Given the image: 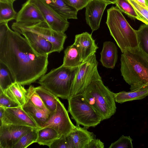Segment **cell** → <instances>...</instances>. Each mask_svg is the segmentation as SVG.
Returning a JSON list of instances; mask_svg holds the SVG:
<instances>
[{"label":"cell","instance_id":"cell-1","mask_svg":"<svg viewBox=\"0 0 148 148\" xmlns=\"http://www.w3.org/2000/svg\"><path fill=\"white\" fill-rule=\"evenodd\" d=\"M21 35L9 28L0 41V62L7 67L16 82L24 86L45 74L49 55L37 53Z\"/></svg>","mask_w":148,"mask_h":148},{"label":"cell","instance_id":"cell-2","mask_svg":"<svg viewBox=\"0 0 148 148\" xmlns=\"http://www.w3.org/2000/svg\"><path fill=\"white\" fill-rule=\"evenodd\" d=\"M121 71L131 91L148 90V54L139 47L121 55Z\"/></svg>","mask_w":148,"mask_h":148},{"label":"cell","instance_id":"cell-3","mask_svg":"<svg viewBox=\"0 0 148 148\" xmlns=\"http://www.w3.org/2000/svg\"><path fill=\"white\" fill-rule=\"evenodd\" d=\"M106 23L122 53L127 49L139 47L136 30L131 26L116 7L107 10Z\"/></svg>","mask_w":148,"mask_h":148},{"label":"cell","instance_id":"cell-4","mask_svg":"<svg viewBox=\"0 0 148 148\" xmlns=\"http://www.w3.org/2000/svg\"><path fill=\"white\" fill-rule=\"evenodd\" d=\"M82 94L103 120L110 118L115 113L116 107L114 93L104 85L101 78L92 80Z\"/></svg>","mask_w":148,"mask_h":148},{"label":"cell","instance_id":"cell-5","mask_svg":"<svg viewBox=\"0 0 148 148\" xmlns=\"http://www.w3.org/2000/svg\"><path fill=\"white\" fill-rule=\"evenodd\" d=\"M77 68L62 65L43 75L38 79V83L57 97L68 100L71 96Z\"/></svg>","mask_w":148,"mask_h":148},{"label":"cell","instance_id":"cell-6","mask_svg":"<svg viewBox=\"0 0 148 148\" xmlns=\"http://www.w3.org/2000/svg\"><path fill=\"white\" fill-rule=\"evenodd\" d=\"M68 111L76 125L88 129L95 127L103 120L86 101L82 94L71 96L68 99Z\"/></svg>","mask_w":148,"mask_h":148},{"label":"cell","instance_id":"cell-7","mask_svg":"<svg viewBox=\"0 0 148 148\" xmlns=\"http://www.w3.org/2000/svg\"><path fill=\"white\" fill-rule=\"evenodd\" d=\"M11 27L17 32L21 31H29L45 38L52 44L53 52L60 53L64 49L67 38L66 34L52 29L45 21L28 24H19L15 22L12 23Z\"/></svg>","mask_w":148,"mask_h":148},{"label":"cell","instance_id":"cell-8","mask_svg":"<svg viewBox=\"0 0 148 148\" xmlns=\"http://www.w3.org/2000/svg\"><path fill=\"white\" fill-rule=\"evenodd\" d=\"M98 64L95 54L79 65L73 81L71 96L82 94L92 80L101 78L98 71Z\"/></svg>","mask_w":148,"mask_h":148},{"label":"cell","instance_id":"cell-9","mask_svg":"<svg viewBox=\"0 0 148 148\" xmlns=\"http://www.w3.org/2000/svg\"><path fill=\"white\" fill-rule=\"evenodd\" d=\"M68 112L58 98L56 110L42 127H52L57 131L60 136L68 135L76 126L71 121Z\"/></svg>","mask_w":148,"mask_h":148},{"label":"cell","instance_id":"cell-10","mask_svg":"<svg viewBox=\"0 0 148 148\" xmlns=\"http://www.w3.org/2000/svg\"><path fill=\"white\" fill-rule=\"evenodd\" d=\"M38 9L45 22L52 29L64 33L69 26V23L56 12L44 0H31Z\"/></svg>","mask_w":148,"mask_h":148},{"label":"cell","instance_id":"cell-11","mask_svg":"<svg viewBox=\"0 0 148 148\" xmlns=\"http://www.w3.org/2000/svg\"><path fill=\"white\" fill-rule=\"evenodd\" d=\"M4 108L3 116L0 119V126L4 124H9L39 128L35 122L23 109L21 106Z\"/></svg>","mask_w":148,"mask_h":148},{"label":"cell","instance_id":"cell-12","mask_svg":"<svg viewBox=\"0 0 148 148\" xmlns=\"http://www.w3.org/2000/svg\"><path fill=\"white\" fill-rule=\"evenodd\" d=\"M33 128L27 126L13 125L0 126V148H13L20 138Z\"/></svg>","mask_w":148,"mask_h":148},{"label":"cell","instance_id":"cell-13","mask_svg":"<svg viewBox=\"0 0 148 148\" xmlns=\"http://www.w3.org/2000/svg\"><path fill=\"white\" fill-rule=\"evenodd\" d=\"M110 4L102 0H91L86 6V22L92 32L99 28L104 11L107 5Z\"/></svg>","mask_w":148,"mask_h":148},{"label":"cell","instance_id":"cell-14","mask_svg":"<svg viewBox=\"0 0 148 148\" xmlns=\"http://www.w3.org/2000/svg\"><path fill=\"white\" fill-rule=\"evenodd\" d=\"M16 22L21 24H34L45 21L38 8L31 1L27 0L22 5L17 12Z\"/></svg>","mask_w":148,"mask_h":148},{"label":"cell","instance_id":"cell-15","mask_svg":"<svg viewBox=\"0 0 148 148\" xmlns=\"http://www.w3.org/2000/svg\"><path fill=\"white\" fill-rule=\"evenodd\" d=\"M74 43L78 49L82 62L95 54L99 48L92 35L86 32L76 35Z\"/></svg>","mask_w":148,"mask_h":148},{"label":"cell","instance_id":"cell-16","mask_svg":"<svg viewBox=\"0 0 148 148\" xmlns=\"http://www.w3.org/2000/svg\"><path fill=\"white\" fill-rule=\"evenodd\" d=\"M18 33L24 36L38 53L42 55H49L53 52L52 44L41 36L28 31H21Z\"/></svg>","mask_w":148,"mask_h":148},{"label":"cell","instance_id":"cell-17","mask_svg":"<svg viewBox=\"0 0 148 148\" xmlns=\"http://www.w3.org/2000/svg\"><path fill=\"white\" fill-rule=\"evenodd\" d=\"M88 129L76 125L67 135L72 148H85L91 140L96 138L93 133L88 131Z\"/></svg>","mask_w":148,"mask_h":148},{"label":"cell","instance_id":"cell-18","mask_svg":"<svg viewBox=\"0 0 148 148\" xmlns=\"http://www.w3.org/2000/svg\"><path fill=\"white\" fill-rule=\"evenodd\" d=\"M100 55V61L103 66L112 69L114 67L118 55L117 48L114 43L111 41L104 42Z\"/></svg>","mask_w":148,"mask_h":148},{"label":"cell","instance_id":"cell-19","mask_svg":"<svg viewBox=\"0 0 148 148\" xmlns=\"http://www.w3.org/2000/svg\"><path fill=\"white\" fill-rule=\"evenodd\" d=\"M50 7L64 18L77 19L78 11L65 0H44Z\"/></svg>","mask_w":148,"mask_h":148},{"label":"cell","instance_id":"cell-20","mask_svg":"<svg viewBox=\"0 0 148 148\" xmlns=\"http://www.w3.org/2000/svg\"><path fill=\"white\" fill-rule=\"evenodd\" d=\"M21 106L35 122L39 128L42 127L53 114L40 109L27 100Z\"/></svg>","mask_w":148,"mask_h":148},{"label":"cell","instance_id":"cell-21","mask_svg":"<svg viewBox=\"0 0 148 148\" xmlns=\"http://www.w3.org/2000/svg\"><path fill=\"white\" fill-rule=\"evenodd\" d=\"M3 91L8 97L21 106L26 102L27 90L19 83L15 82Z\"/></svg>","mask_w":148,"mask_h":148},{"label":"cell","instance_id":"cell-22","mask_svg":"<svg viewBox=\"0 0 148 148\" xmlns=\"http://www.w3.org/2000/svg\"><path fill=\"white\" fill-rule=\"evenodd\" d=\"M82 62L78 49L73 43L68 46L64 51L62 66L69 67H78Z\"/></svg>","mask_w":148,"mask_h":148},{"label":"cell","instance_id":"cell-23","mask_svg":"<svg viewBox=\"0 0 148 148\" xmlns=\"http://www.w3.org/2000/svg\"><path fill=\"white\" fill-rule=\"evenodd\" d=\"M37 132L36 143L40 145L49 147L55 140L60 137L55 130L49 127L38 128Z\"/></svg>","mask_w":148,"mask_h":148},{"label":"cell","instance_id":"cell-24","mask_svg":"<svg viewBox=\"0 0 148 148\" xmlns=\"http://www.w3.org/2000/svg\"><path fill=\"white\" fill-rule=\"evenodd\" d=\"M35 89L41 98L46 108L51 113H53L57 107L56 95L41 86L35 87Z\"/></svg>","mask_w":148,"mask_h":148},{"label":"cell","instance_id":"cell-25","mask_svg":"<svg viewBox=\"0 0 148 148\" xmlns=\"http://www.w3.org/2000/svg\"><path fill=\"white\" fill-rule=\"evenodd\" d=\"M114 95L115 102L121 104L127 101L142 99L148 95V90L122 91L114 93Z\"/></svg>","mask_w":148,"mask_h":148},{"label":"cell","instance_id":"cell-26","mask_svg":"<svg viewBox=\"0 0 148 148\" xmlns=\"http://www.w3.org/2000/svg\"><path fill=\"white\" fill-rule=\"evenodd\" d=\"M17 13L13 8V4L0 2V23L15 20Z\"/></svg>","mask_w":148,"mask_h":148},{"label":"cell","instance_id":"cell-27","mask_svg":"<svg viewBox=\"0 0 148 148\" xmlns=\"http://www.w3.org/2000/svg\"><path fill=\"white\" fill-rule=\"evenodd\" d=\"M15 82L8 68L0 62V90L4 91Z\"/></svg>","mask_w":148,"mask_h":148},{"label":"cell","instance_id":"cell-28","mask_svg":"<svg viewBox=\"0 0 148 148\" xmlns=\"http://www.w3.org/2000/svg\"><path fill=\"white\" fill-rule=\"evenodd\" d=\"M37 129L33 128L23 135L13 148H27L32 144L36 143L38 138Z\"/></svg>","mask_w":148,"mask_h":148},{"label":"cell","instance_id":"cell-29","mask_svg":"<svg viewBox=\"0 0 148 148\" xmlns=\"http://www.w3.org/2000/svg\"><path fill=\"white\" fill-rule=\"evenodd\" d=\"M136 33L139 47L148 54V25H141L136 30Z\"/></svg>","mask_w":148,"mask_h":148},{"label":"cell","instance_id":"cell-30","mask_svg":"<svg viewBox=\"0 0 148 148\" xmlns=\"http://www.w3.org/2000/svg\"><path fill=\"white\" fill-rule=\"evenodd\" d=\"M26 100L40 109L50 112L46 108L40 97L36 92L35 87L32 85L29 86L27 89Z\"/></svg>","mask_w":148,"mask_h":148},{"label":"cell","instance_id":"cell-31","mask_svg":"<svg viewBox=\"0 0 148 148\" xmlns=\"http://www.w3.org/2000/svg\"><path fill=\"white\" fill-rule=\"evenodd\" d=\"M115 4L121 12L131 17L139 20V17L134 8L127 0H116Z\"/></svg>","mask_w":148,"mask_h":148},{"label":"cell","instance_id":"cell-32","mask_svg":"<svg viewBox=\"0 0 148 148\" xmlns=\"http://www.w3.org/2000/svg\"><path fill=\"white\" fill-rule=\"evenodd\" d=\"M132 5L139 17V21L148 25V10L137 1L127 0Z\"/></svg>","mask_w":148,"mask_h":148},{"label":"cell","instance_id":"cell-33","mask_svg":"<svg viewBox=\"0 0 148 148\" xmlns=\"http://www.w3.org/2000/svg\"><path fill=\"white\" fill-rule=\"evenodd\" d=\"M132 139L130 136L122 135L116 141L112 143L109 148H132Z\"/></svg>","mask_w":148,"mask_h":148},{"label":"cell","instance_id":"cell-34","mask_svg":"<svg viewBox=\"0 0 148 148\" xmlns=\"http://www.w3.org/2000/svg\"><path fill=\"white\" fill-rule=\"evenodd\" d=\"M0 106L5 108H11L20 106L8 97L3 91L0 90Z\"/></svg>","mask_w":148,"mask_h":148},{"label":"cell","instance_id":"cell-35","mask_svg":"<svg viewBox=\"0 0 148 148\" xmlns=\"http://www.w3.org/2000/svg\"><path fill=\"white\" fill-rule=\"evenodd\" d=\"M49 147V148H72L67 135L62 136L56 139Z\"/></svg>","mask_w":148,"mask_h":148},{"label":"cell","instance_id":"cell-36","mask_svg":"<svg viewBox=\"0 0 148 148\" xmlns=\"http://www.w3.org/2000/svg\"><path fill=\"white\" fill-rule=\"evenodd\" d=\"M70 5L78 11L86 7L91 0H65Z\"/></svg>","mask_w":148,"mask_h":148},{"label":"cell","instance_id":"cell-37","mask_svg":"<svg viewBox=\"0 0 148 148\" xmlns=\"http://www.w3.org/2000/svg\"><path fill=\"white\" fill-rule=\"evenodd\" d=\"M103 143L99 139L94 138L91 140L86 145L85 148H104Z\"/></svg>","mask_w":148,"mask_h":148},{"label":"cell","instance_id":"cell-38","mask_svg":"<svg viewBox=\"0 0 148 148\" xmlns=\"http://www.w3.org/2000/svg\"><path fill=\"white\" fill-rule=\"evenodd\" d=\"M8 23H0V41L3 40L10 28L8 25Z\"/></svg>","mask_w":148,"mask_h":148},{"label":"cell","instance_id":"cell-39","mask_svg":"<svg viewBox=\"0 0 148 148\" xmlns=\"http://www.w3.org/2000/svg\"><path fill=\"white\" fill-rule=\"evenodd\" d=\"M135 1L148 10V7L146 4L145 0H135Z\"/></svg>","mask_w":148,"mask_h":148},{"label":"cell","instance_id":"cell-40","mask_svg":"<svg viewBox=\"0 0 148 148\" xmlns=\"http://www.w3.org/2000/svg\"><path fill=\"white\" fill-rule=\"evenodd\" d=\"M17 0H0V2L12 3Z\"/></svg>","mask_w":148,"mask_h":148},{"label":"cell","instance_id":"cell-41","mask_svg":"<svg viewBox=\"0 0 148 148\" xmlns=\"http://www.w3.org/2000/svg\"><path fill=\"white\" fill-rule=\"evenodd\" d=\"M107 2H109L111 4H115L116 1V0H102Z\"/></svg>","mask_w":148,"mask_h":148},{"label":"cell","instance_id":"cell-42","mask_svg":"<svg viewBox=\"0 0 148 148\" xmlns=\"http://www.w3.org/2000/svg\"><path fill=\"white\" fill-rule=\"evenodd\" d=\"M146 5L148 7V0H145Z\"/></svg>","mask_w":148,"mask_h":148},{"label":"cell","instance_id":"cell-43","mask_svg":"<svg viewBox=\"0 0 148 148\" xmlns=\"http://www.w3.org/2000/svg\"><path fill=\"white\" fill-rule=\"evenodd\" d=\"M134 0V1H135V0Z\"/></svg>","mask_w":148,"mask_h":148}]
</instances>
